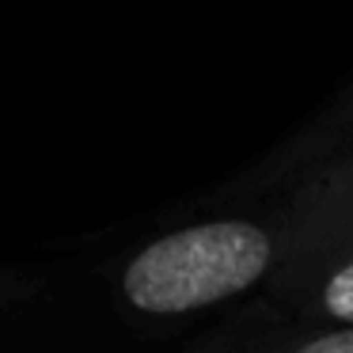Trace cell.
<instances>
[{
  "mask_svg": "<svg viewBox=\"0 0 353 353\" xmlns=\"http://www.w3.org/2000/svg\"><path fill=\"white\" fill-rule=\"evenodd\" d=\"M285 194H201L148 224L65 243L19 266L0 350H125L186 342L266 289L289 259Z\"/></svg>",
  "mask_w": 353,
  "mask_h": 353,
  "instance_id": "obj_1",
  "label": "cell"
},
{
  "mask_svg": "<svg viewBox=\"0 0 353 353\" xmlns=\"http://www.w3.org/2000/svg\"><path fill=\"white\" fill-rule=\"evenodd\" d=\"M353 148V77L323 103L315 114H307L292 133H285L274 148L251 160L243 171L216 183L209 194L216 198H259V194H281L338 152Z\"/></svg>",
  "mask_w": 353,
  "mask_h": 353,
  "instance_id": "obj_2",
  "label": "cell"
},
{
  "mask_svg": "<svg viewBox=\"0 0 353 353\" xmlns=\"http://www.w3.org/2000/svg\"><path fill=\"white\" fill-rule=\"evenodd\" d=\"M243 307L281 323L353 327V236L281 266Z\"/></svg>",
  "mask_w": 353,
  "mask_h": 353,
  "instance_id": "obj_3",
  "label": "cell"
},
{
  "mask_svg": "<svg viewBox=\"0 0 353 353\" xmlns=\"http://www.w3.org/2000/svg\"><path fill=\"white\" fill-rule=\"evenodd\" d=\"M285 194V213H289V259L285 266L312 251L338 243L353 236V148L338 152L312 175L292 183Z\"/></svg>",
  "mask_w": 353,
  "mask_h": 353,
  "instance_id": "obj_4",
  "label": "cell"
},
{
  "mask_svg": "<svg viewBox=\"0 0 353 353\" xmlns=\"http://www.w3.org/2000/svg\"><path fill=\"white\" fill-rule=\"evenodd\" d=\"M190 353H353V327L262 319L236 304L183 342Z\"/></svg>",
  "mask_w": 353,
  "mask_h": 353,
  "instance_id": "obj_5",
  "label": "cell"
},
{
  "mask_svg": "<svg viewBox=\"0 0 353 353\" xmlns=\"http://www.w3.org/2000/svg\"><path fill=\"white\" fill-rule=\"evenodd\" d=\"M16 292H19V266L0 262V312L16 300Z\"/></svg>",
  "mask_w": 353,
  "mask_h": 353,
  "instance_id": "obj_6",
  "label": "cell"
}]
</instances>
